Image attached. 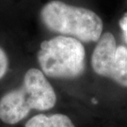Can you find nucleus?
Returning <instances> with one entry per match:
<instances>
[{
    "label": "nucleus",
    "mask_w": 127,
    "mask_h": 127,
    "mask_svg": "<svg viewBox=\"0 0 127 127\" xmlns=\"http://www.w3.org/2000/svg\"><path fill=\"white\" fill-rule=\"evenodd\" d=\"M57 95L41 70L27 71L22 86L6 93L0 99V120L7 124H16L30 110H49L54 107Z\"/></svg>",
    "instance_id": "f257e3e1"
},
{
    "label": "nucleus",
    "mask_w": 127,
    "mask_h": 127,
    "mask_svg": "<svg viewBox=\"0 0 127 127\" xmlns=\"http://www.w3.org/2000/svg\"><path fill=\"white\" fill-rule=\"evenodd\" d=\"M41 20L50 31L84 42L98 41L103 32V21L94 11L59 0L42 7Z\"/></svg>",
    "instance_id": "f03ea898"
},
{
    "label": "nucleus",
    "mask_w": 127,
    "mask_h": 127,
    "mask_svg": "<svg viewBox=\"0 0 127 127\" xmlns=\"http://www.w3.org/2000/svg\"><path fill=\"white\" fill-rule=\"evenodd\" d=\"M37 59L41 72L51 78H76L86 66V52L81 41L62 35L42 41Z\"/></svg>",
    "instance_id": "7ed1b4c3"
},
{
    "label": "nucleus",
    "mask_w": 127,
    "mask_h": 127,
    "mask_svg": "<svg viewBox=\"0 0 127 127\" xmlns=\"http://www.w3.org/2000/svg\"><path fill=\"white\" fill-rule=\"evenodd\" d=\"M91 66L98 75L127 88V47L117 45L110 32L99 39L91 56Z\"/></svg>",
    "instance_id": "20e7f679"
},
{
    "label": "nucleus",
    "mask_w": 127,
    "mask_h": 127,
    "mask_svg": "<svg viewBox=\"0 0 127 127\" xmlns=\"http://www.w3.org/2000/svg\"><path fill=\"white\" fill-rule=\"evenodd\" d=\"M25 127H75L72 120L64 114H40L32 117Z\"/></svg>",
    "instance_id": "39448f33"
},
{
    "label": "nucleus",
    "mask_w": 127,
    "mask_h": 127,
    "mask_svg": "<svg viewBox=\"0 0 127 127\" xmlns=\"http://www.w3.org/2000/svg\"><path fill=\"white\" fill-rule=\"evenodd\" d=\"M9 68V59L5 51L0 47V79L5 76Z\"/></svg>",
    "instance_id": "423d86ee"
},
{
    "label": "nucleus",
    "mask_w": 127,
    "mask_h": 127,
    "mask_svg": "<svg viewBox=\"0 0 127 127\" xmlns=\"http://www.w3.org/2000/svg\"><path fill=\"white\" fill-rule=\"evenodd\" d=\"M119 25H120V27H121L122 32H123V41H125L127 45V12L123 15V17L121 18L120 22H119Z\"/></svg>",
    "instance_id": "0eeeda50"
}]
</instances>
